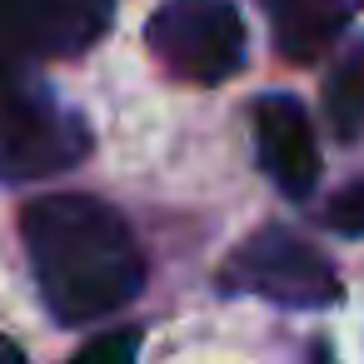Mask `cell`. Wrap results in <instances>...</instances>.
<instances>
[{
	"mask_svg": "<svg viewBox=\"0 0 364 364\" xmlns=\"http://www.w3.org/2000/svg\"><path fill=\"white\" fill-rule=\"evenodd\" d=\"M255 150L264 175L289 200H309L319 185V140L309 125V110L294 95H264L255 100Z\"/></svg>",
	"mask_w": 364,
	"mask_h": 364,
	"instance_id": "8992f818",
	"label": "cell"
},
{
	"mask_svg": "<svg viewBox=\"0 0 364 364\" xmlns=\"http://www.w3.org/2000/svg\"><path fill=\"white\" fill-rule=\"evenodd\" d=\"M0 359H21V349H16L11 339H0Z\"/></svg>",
	"mask_w": 364,
	"mask_h": 364,
	"instance_id": "8fae6325",
	"label": "cell"
},
{
	"mask_svg": "<svg viewBox=\"0 0 364 364\" xmlns=\"http://www.w3.org/2000/svg\"><path fill=\"white\" fill-rule=\"evenodd\" d=\"M269 26H274V46L284 60H314L324 55L339 31L349 26V16L359 11V0H259Z\"/></svg>",
	"mask_w": 364,
	"mask_h": 364,
	"instance_id": "52a82bcc",
	"label": "cell"
},
{
	"mask_svg": "<svg viewBox=\"0 0 364 364\" xmlns=\"http://www.w3.org/2000/svg\"><path fill=\"white\" fill-rule=\"evenodd\" d=\"M324 115H329L339 140L364 135V41L334 60V70L324 80Z\"/></svg>",
	"mask_w": 364,
	"mask_h": 364,
	"instance_id": "ba28073f",
	"label": "cell"
},
{
	"mask_svg": "<svg viewBox=\"0 0 364 364\" xmlns=\"http://www.w3.org/2000/svg\"><path fill=\"white\" fill-rule=\"evenodd\" d=\"M21 235L41 299L60 324L110 319L145 289V255L125 215L95 195H41L26 205Z\"/></svg>",
	"mask_w": 364,
	"mask_h": 364,
	"instance_id": "6da1fadb",
	"label": "cell"
},
{
	"mask_svg": "<svg viewBox=\"0 0 364 364\" xmlns=\"http://www.w3.org/2000/svg\"><path fill=\"white\" fill-rule=\"evenodd\" d=\"M220 289L225 294H255V299H269L279 309H329V304H339L334 264L284 225L255 230L225 259Z\"/></svg>",
	"mask_w": 364,
	"mask_h": 364,
	"instance_id": "3957f363",
	"label": "cell"
},
{
	"mask_svg": "<svg viewBox=\"0 0 364 364\" xmlns=\"http://www.w3.org/2000/svg\"><path fill=\"white\" fill-rule=\"evenodd\" d=\"M324 225H329L334 235H349V240L364 235V180L344 185V190L324 205Z\"/></svg>",
	"mask_w": 364,
	"mask_h": 364,
	"instance_id": "9c48e42d",
	"label": "cell"
},
{
	"mask_svg": "<svg viewBox=\"0 0 364 364\" xmlns=\"http://www.w3.org/2000/svg\"><path fill=\"white\" fill-rule=\"evenodd\" d=\"M145 41L160 65L190 85H220L245 65V21L230 0H165Z\"/></svg>",
	"mask_w": 364,
	"mask_h": 364,
	"instance_id": "277c9868",
	"label": "cell"
},
{
	"mask_svg": "<svg viewBox=\"0 0 364 364\" xmlns=\"http://www.w3.org/2000/svg\"><path fill=\"white\" fill-rule=\"evenodd\" d=\"M140 349V334L125 329V334H100L90 344H80V359H130Z\"/></svg>",
	"mask_w": 364,
	"mask_h": 364,
	"instance_id": "30bf717a",
	"label": "cell"
},
{
	"mask_svg": "<svg viewBox=\"0 0 364 364\" xmlns=\"http://www.w3.org/2000/svg\"><path fill=\"white\" fill-rule=\"evenodd\" d=\"M21 60L26 55L0 50V180L55 175L90 155L85 120L55 105L50 90L21 70Z\"/></svg>",
	"mask_w": 364,
	"mask_h": 364,
	"instance_id": "7a4b0ae2",
	"label": "cell"
},
{
	"mask_svg": "<svg viewBox=\"0 0 364 364\" xmlns=\"http://www.w3.org/2000/svg\"><path fill=\"white\" fill-rule=\"evenodd\" d=\"M115 16V0H0V50L26 60L85 55Z\"/></svg>",
	"mask_w": 364,
	"mask_h": 364,
	"instance_id": "5b68a950",
	"label": "cell"
}]
</instances>
